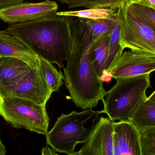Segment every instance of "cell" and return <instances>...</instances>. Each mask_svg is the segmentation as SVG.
I'll use <instances>...</instances> for the list:
<instances>
[{"instance_id":"6da1fadb","label":"cell","mask_w":155,"mask_h":155,"mask_svg":"<svg viewBox=\"0 0 155 155\" xmlns=\"http://www.w3.org/2000/svg\"><path fill=\"white\" fill-rule=\"evenodd\" d=\"M70 47L64 68V84L72 101L82 110L93 108L103 101L107 91L90 58L91 35L85 20L67 16Z\"/></svg>"},{"instance_id":"7a4b0ae2","label":"cell","mask_w":155,"mask_h":155,"mask_svg":"<svg viewBox=\"0 0 155 155\" xmlns=\"http://www.w3.org/2000/svg\"><path fill=\"white\" fill-rule=\"evenodd\" d=\"M6 30L37 56L64 68L70 47L67 16L56 13L39 20L10 24Z\"/></svg>"},{"instance_id":"3957f363","label":"cell","mask_w":155,"mask_h":155,"mask_svg":"<svg viewBox=\"0 0 155 155\" xmlns=\"http://www.w3.org/2000/svg\"><path fill=\"white\" fill-rule=\"evenodd\" d=\"M102 101L105 113L112 122L129 120L141 104L147 99L146 91L151 87L150 75L116 79Z\"/></svg>"},{"instance_id":"277c9868","label":"cell","mask_w":155,"mask_h":155,"mask_svg":"<svg viewBox=\"0 0 155 155\" xmlns=\"http://www.w3.org/2000/svg\"><path fill=\"white\" fill-rule=\"evenodd\" d=\"M98 115V111L92 108L79 113L74 111L68 114L62 113L45 134L46 144L56 153L72 155L78 145L84 143L87 137L90 128L85 127V123Z\"/></svg>"},{"instance_id":"5b68a950","label":"cell","mask_w":155,"mask_h":155,"mask_svg":"<svg viewBox=\"0 0 155 155\" xmlns=\"http://www.w3.org/2000/svg\"><path fill=\"white\" fill-rule=\"evenodd\" d=\"M0 116L13 128L39 134L48 133L50 120L46 106L15 97L0 98Z\"/></svg>"},{"instance_id":"8992f818","label":"cell","mask_w":155,"mask_h":155,"mask_svg":"<svg viewBox=\"0 0 155 155\" xmlns=\"http://www.w3.org/2000/svg\"><path fill=\"white\" fill-rule=\"evenodd\" d=\"M120 45L124 50L155 56V31L127 3L120 7Z\"/></svg>"},{"instance_id":"52a82bcc","label":"cell","mask_w":155,"mask_h":155,"mask_svg":"<svg viewBox=\"0 0 155 155\" xmlns=\"http://www.w3.org/2000/svg\"><path fill=\"white\" fill-rule=\"evenodd\" d=\"M53 92L49 88L40 68H32L15 83L0 86V98L15 97L46 106Z\"/></svg>"},{"instance_id":"ba28073f","label":"cell","mask_w":155,"mask_h":155,"mask_svg":"<svg viewBox=\"0 0 155 155\" xmlns=\"http://www.w3.org/2000/svg\"><path fill=\"white\" fill-rule=\"evenodd\" d=\"M155 71V56L120 50L106 71L116 79L150 74Z\"/></svg>"},{"instance_id":"9c48e42d","label":"cell","mask_w":155,"mask_h":155,"mask_svg":"<svg viewBox=\"0 0 155 155\" xmlns=\"http://www.w3.org/2000/svg\"><path fill=\"white\" fill-rule=\"evenodd\" d=\"M114 122L101 116L90 127L80 150L72 155H114Z\"/></svg>"},{"instance_id":"30bf717a","label":"cell","mask_w":155,"mask_h":155,"mask_svg":"<svg viewBox=\"0 0 155 155\" xmlns=\"http://www.w3.org/2000/svg\"><path fill=\"white\" fill-rule=\"evenodd\" d=\"M58 9L57 3L50 0L37 3L22 2L0 8V19L10 24L35 21L53 15Z\"/></svg>"},{"instance_id":"8fae6325","label":"cell","mask_w":155,"mask_h":155,"mask_svg":"<svg viewBox=\"0 0 155 155\" xmlns=\"http://www.w3.org/2000/svg\"><path fill=\"white\" fill-rule=\"evenodd\" d=\"M0 54L1 57L18 58L33 68H39L38 56L7 30L0 31Z\"/></svg>"},{"instance_id":"7c38bea8","label":"cell","mask_w":155,"mask_h":155,"mask_svg":"<svg viewBox=\"0 0 155 155\" xmlns=\"http://www.w3.org/2000/svg\"><path fill=\"white\" fill-rule=\"evenodd\" d=\"M120 155H142L139 131L129 120L114 122Z\"/></svg>"},{"instance_id":"4fadbf2b","label":"cell","mask_w":155,"mask_h":155,"mask_svg":"<svg viewBox=\"0 0 155 155\" xmlns=\"http://www.w3.org/2000/svg\"><path fill=\"white\" fill-rule=\"evenodd\" d=\"M24 61L12 57L0 58V86L13 84L24 76L31 69Z\"/></svg>"},{"instance_id":"5bb4252c","label":"cell","mask_w":155,"mask_h":155,"mask_svg":"<svg viewBox=\"0 0 155 155\" xmlns=\"http://www.w3.org/2000/svg\"><path fill=\"white\" fill-rule=\"evenodd\" d=\"M109 38V35L101 38L95 42L91 43L89 49L91 63L100 77L106 71L108 56Z\"/></svg>"},{"instance_id":"9a60e30c","label":"cell","mask_w":155,"mask_h":155,"mask_svg":"<svg viewBox=\"0 0 155 155\" xmlns=\"http://www.w3.org/2000/svg\"><path fill=\"white\" fill-rule=\"evenodd\" d=\"M60 15L74 16L84 20H96L107 19L117 22L118 18L117 10L107 8H90L78 11L57 12Z\"/></svg>"},{"instance_id":"2e32d148","label":"cell","mask_w":155,"mask_h":155,"mask_svg":"<svg viewBox=\"0 0 155 155\" xmlns=\"http://www.w3.org/2000/svg\"><path fill=\"white\" fill-rule=\"evenodd\" d=\"M129 121L139 131L145 127L155 126V102L147 98L141 104Z\"/></svg>"},{"instance_id":"e0dca14e","label":"cell","mask_w":155,"mask_h":155,"mask_svg":"<svg viewBox=\"0 0 155 155\" xmlns=\"http://www.w3.org/2000/svg\"><path fill=\"white\" fill-rule=\"evenodd\" d=\"M38 57L39 68L53 93L58 92L63 83L64 76L53 63L41 57Z\"/></svg>"},{"instance_id":"ac0fdd59","label":"cell","mask_w":155,"mask_h":155,"mask_svg":"<svg viewBox=\"0 0 155 155\" xmlns=\"http://www.w3.org/2000/svg\"><path fill=\"white\" fill-rule=\"evenodd\" d=\"M67 5L68 8H107L118 10L130 0H56Z\"/></svg>"},{"instance_id":"d6986e66","label":"cell","mask_w":155,"mask_h":155,"mask_svg":"<svg viewBox=\"0 0 155 155\" xmlns=\"http://www.w3.org/2000/svg\"><path fill=\"white\" fill-rule=\"evenodd\" d=\"M117 22L104 19L85 20L86 24L91 35L92 43L109 35Z\"/></svg>"},{"instance_id":"ffe728a7","label":"cell","mask_w":155,"mask_h":155,"mask_svg":"<svg viewBox=\"0 0 155 155\" xmlns=\"http://www.w3.org/2000/svg\"><path fill=\"white\" fill-rule=\"evenodd\" d=\"M117 12L118 18L117 22L109 34L108 56L106 66V71H107L109 69L119 51L121 49L123 50L120 45L121 29V12L120 8L117 10Z\"/></svg>"},{"instance_id":"44dd1931","label":"cell","mask_w":155,"mask_h":155,"mask_svg":"<svg viewBox=\"0 0 155 155\" xmlns=\"http://www.w3.org/2000/svg\"><path fill=\"white\" fill-rule=\"evenodd\" d=\"M142 155H155V126L139 131Z\"/></svg>"},{"instance_id":"7402d4cb","label":"cell","mask_w":155,"mask_h":155,"mask_svg":"<svg viewBox=\"0 0 155 155\" xmlns=\"http://www.w3.org/2000/svg\"><path fill=\"white\" fill-rule=\"evenodd\" d=\"M130 7L155 31V9L144 5L136 0L127 2Z\"/></svg>"},{"instance_id":"603a6c76","label":"cell","mask_w":155,"mask_h":155,"mask_svg":"<svg viewBox=\"0 0 155 155\" xmlns=\"http://www.w3.org/2000/svg\"><path fill=\"white\" fill-rule=\"evenodd\" d=\"M24 0H0V8L19 4Z\"/></svg>"},{"instance_id":"cb8c5ba5","label":"cell","mask_w":155,"mask_h":155,"mask_svg":"<svg viewBox=\"0 0 155 155\" xmlns=\"http://www.w3.org/2000/svg\"><path fill=\"white\" fill-rule=\"evenodd\" d=\"M41 154L45 155H53L57 154L53 149L49 148V147H43L41 151Z\"/></svg>"},{"instance_id":"d4e9b609","label":"cell","mask_w":155,"mask_h":155,"mask_svg":"<svg viewBox=\"0 0 155 155\" xmlns=\"http://www.w3.org/2000/svg\"><path fill=\"white\" fill-rule=\"evenodd\" d=\"M138 2L155 9V0H136Z\"/></svg>"},{"instance_id":"484cf974","label":"cell","mask_w":155,"mask_h":155,"mask_svg":"<svg viewBox=\"0 0 155 155\" xmlns=\"http://www.w3.org/2000/svg\"><path fill=\"white\" fill-rule=\"evenodd\" d=\"M0 134H1V132H0ZM6 153V151L5 147L2 143L0 138V155H5Z\"/></svg>"},{"instance_id":"4316f807","label":"cell","mask_w":155,"mask_h":155,"mask_svg":"<svg viewBox=\"0 0 155 155\" xmlns=\"http://www.w3.org/2000/svg\"><path fill=\"white\" fill-rule=\"evenodd\" d=\"M147 99L155 102V91L147 98Z\"/></svg>"},{"instance_id":"83f0119b","label":"cell","mask_w":155,"mask_h":155,"mask_svg":"<svg viewBox=\"0 0 155 155\" xmlns=\"http://www.w3.org/2000/svg\"><path fill=\"white\" fill-rule=\"evenodd\" d=\"M1 54H0V58H1Z\"/></svg>"}]
</instances>
